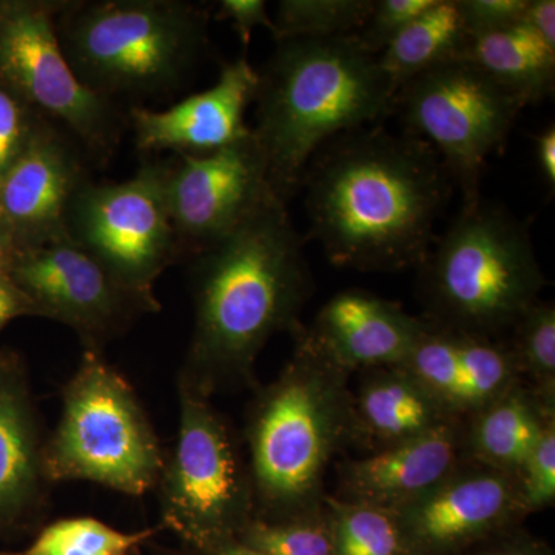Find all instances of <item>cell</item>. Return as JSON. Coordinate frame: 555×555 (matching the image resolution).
<instances>
[{"instance_id": "29", "label": "cell", "mask_w": 555, "mask_h": 555, "mask_svg": "<svg viewBox=\"0 0 555 555\" xmlns=\"http://www.w3.org/2000/svg\"><path fill=\"white\" fill-rule=\"evenodd\" d=\"M521 382L546 400L555 401V306L537 301L516 326L507 341Z\"/></svg>"}, {"instance_id": "22", "label": "cell", "mask_w": 555, "mask_h": 555, "mask_svg": "<svg viewBox=\"0 0 555 555\" xmlns=\"http://www.w3.org/2000/svg\"><path fill=\"white\" fill-rule=\"evenodd\" d=\"M555 422V401L518 382L467 416L466 456L476 465L518 476L537 441Z\"/></svg>"}, {"instance_id": "16", "label": "cell", "mask_w": 555, "mask_h": 555, "mask_svg": "<svg viewBox=\"0 0 555 555\" xmlns=\"http://www.w3.org/2000/svg\"><path fill=\"white\" fill-rule=\"evenodd\" d=\"M466 418L452 416L423 436L358 459L337 460L335 489L345 503L400 511L469 462L465 443Z\"/></svg>"}, {"instance_id": "34", "label": "cell", "mask_w": 555, "mask_h": 555, "mask_svg": "<svg viewBox=\"0 0 555 555\" xmlns=\"http://www.w3.org/2000/svg\"><path fill=\"white\" fill-rule=\"evenodd\" d=\"M217 17L232 25L244 47L250 43L255 28L266 27L272 31V16L264 0H222Z\"/></svg>"}, {"instance_id": "18", "label": "cell", "mask_w": 555, "mask_h": 555, "mask_svg": "<svg viewBox=\"0 0 555 555\" xmlns=\"http://www.w3.org/2000/svg\"><path fill=\"white\" fill-rule=\"evenodd\" d=\"M258 69L246 57L221 68L217 83L164 112L133 107L130 122L142 152L171 150L179 156H201L247 137L248 105L258 90Z\"/></svg>"}, {"instance_id": "41", "label": "cell", "mask_w": 555, "mask_h": 555, "mask_svg": "<svg viewBox=\"0 0 555 555\" xmlns=\"http://www.w3.org/2000/svg\"><path fill=\"white\" fill-rule=\"evenodd\" d=\"M149 551V555H206L201 553L196 547L188 545V543L178 542V545H163L153 539L144 546Z\"/></svg>"}, {"instance_id": "25", "label": "cell", "mask_w": 555, "mask_h": 555, "mask_svg": "<svg viewBox=\"0 0 555 555\" xmlns=\"http://www.w3.org/2000/svg\"><path fill=\"white\" fill-rule=\"evenodd\" d=\"M163 531L158 525L122 532L96 518H62L43 525L24 550L0 551V555H137Z\"/></svg>"}, {"instance_id": "17", "label": "cell", "mask_w": 555, "mask_h": 555, "mask_svg": "<svg viewBox=\"0 0 555 555\" xmlns=\"http://www.w3.org/2000/svg\"><path fill=\"white\" fill-rule=\"evenodd\" d=\"M78 156L51 127L30 141L0 178V219L17 250L72 238L69 204L86 182Z\"/></svg>"}, {"instance_id": "35", "label": "cell", "mask_w": 555, "mask_h": 555, "mask_svg": "<svg viewBox=\"0 0 555 555\" xmlns=\"http://www.w3.org/2000/svg\"><path fill=\"white\" fill-rule=\"evenodd\" d=\"M465 555H554V551L520 526L486 540Z\"/></svg>"}, {"instance_id": "11", "label": "cell", "mask_w": 555, "mask_h": 555, "mask_svg": "<svg viewBox=\"0 0 555 555\" xmlns=\"http://www.w3.org/2000/svg\"><path fill=\"white\" fill-rule=\"evenodd\" d=\"M65 2H17L0 13V83L27 107L60 120L94 159L112 158L122 133L115 102L80 82L57 38Z\"/></svg>"}, {"instance_id": "1", "label": "cell", "mask_w": 555, "mask_h": 555, "mask_svg": "<svg viewBox=\"0 0 555 555\" xmlns=\"http://www.w3.org/2000/svg\"><path fill=\"white\" fill-rule=\"evenodd\" d=\"M452 185L422 138L378 126L350 131L327 142L302 177L310 236L337 268L418 269Z\"/></svg>"}, {"instance_id": "6", "label": "cell", "mask_w": 555, "mask_h": 555, "mask_svg": "<svg viewBox=\"0 0 555 555\" xmlns=\"http://www.w3.org/2000/svg\"><path fill=\"white\" fill-rule=\"evenodd\" d=\"M207 24L206 10L179 0L65 2L56 17L73 72L109 101L177 90L206 54Z\"/></svg>"}, {"instance_id": "20", "label": "cell", "mask_w": 555, "mask_h": 555, "mask_svg": "<svg viewBox=\"0 0 555 555\" xmlns=\"http://www.w3.org/2000/svg\"><path fill=\"white\" fill-rule=\"evenodd\" d=\"M425 320L397 302L361 288L334 295L320 309L309 334L350 374L403 364L425 331Z\"/></svg>"}, {"instance_id": "24", "label": "cell", "mask_w": 555, "mask_h": 555, "mask_svg": "<svg viewBox=\"0 0 555 555\" xmlns=\"http://www.w3.org/2000/svg\"><path fill=\"white\" fill-rule=\"evenodd\" d=\"M467 40L469 35L456 0H436L377 57L386 75L400 89L426 69L460 60Z\"/></svg>"}, {"instance_id": "31", "label": "cell", "mask_w": 555, "mask_h": 555, "mask_svg": "<svg viewBox=\"0 0 555 555\" xmlns=\"http://www.w3.org/2000/svg\"><path fill=\"white\" fill-rule=\"evenodd\" d=\"M434 2L436 0H379L375 2L366 24L356 36L364 49L378 56L420 14L433 7Z\"/></svg>"}, {"instance_id": "10", "label": "cell", "mask_w": 555, "mask_h": 555, "mask_svg": "<svg viewBox=\"0 0 555 555\" xmlns=\"http://www.w3.org/2000/svg\"><path fill=\"white\" fill-rule=\"evenodd\" d=\"M170 163L145 164L119 184L86 181L69 204L68 232L124 286L158 299L155 284L181 258L169 204Z\"/></svg>"}, {"instance_id": "3", "label": "cell", "mask_w": 555, "mask_h": 555, "mask_svg": "<svg viewBox=\"0 0 555 555\" xmlns=\"http://www.w3.org/2000/svg\"><path fill=\"white\" fill-rule=\"evenodd\" d=\"M278 377L255 387L243 443L255 492V517L284 520L323 506L326 478L352 447V374L321 349L308 327Z\"/></svg>"}, {"instance_id": "37", "label": "cell", "mask_w": 555, "mask_h": 555, "mask_svg": "<svg viewBox=\"0 0 555 555\" xmlns=\"http://www.w3.org/2000/svg\"><path fill=\"white\" fill-rule=\"evenodd\" d=\"M33 315L30 301L11 280H0V331L14 318Z\"/></svg>"}, {"instance_id": "36", "label": "cell", "mask_w": 555, "mask_h": 555, "mask_svg": "<svg viewBox=\"0 0 555 555\" xmlns=\"http://www.w3.org/2000/svg\"><path fill=\"white\" fill-rule=\"evenodd\" d=\"M524 21L540 38L555 49L554 0H528Z\"/></svg>"}, {"instance_id": "7", "label": "cell", "mask_w": 555, "mask_h": 555, "mask_svg": "<svg viewBox=\"0 0 555 555\" xmlns=\"http://www.w3.org/2000/svg\"><path fill=\"white\" fill-rule=\"evenodd\" d=\"M166 454L129 379L83 350L62 389L61 418L47 437L46 470L51 483L90 481L141 496L155 491Z\"/></svg>"}, {"instance_id": "40", "label": "cell", "mask_w": 555, "mask_h": 555, "mask_svg": "<svg viewBox=\"0 0 555 555\" xmlns=\"http://www.w3.org/2000/svg\"><path fill=\"white\" fill-rule=\"evenodd\" d=\"M17 248L11 238L9 230L0 219V280H10L11 268L16 258Z\"/></svg>"}, {"instance_id": "23", "label": "cell", "mask_w": 555, "mask_h": 555, "mask_svg": "<svg viewBox=\"0 0 555 555\" xmlns=\"http://www.w3.org/2000/svg\"><path fill=\"white\" fill-rule=\"evenodd\" d=\"M460 60L476 64L526 105L553 96L555 49L525 21L469 38Z\"/></svg>"}, {"instance_id": "14", "label": "cell", "mask_w": 555, "mask_h": 555, "mask_svg": "<svg viewBox=\"0 0 555 555\" xmlns=\"http://www.w3.org/2000/svg\"><path fill=\"white\" fill-rule=\"evenodd\" d=\"M396 513L414 555H465L529 516L517 476L473 462Z\"/></svg>"}, {"instance_id": "30", "label": "cell", "mask_w": 555, "mask_h": 555, "mask_svg": "<svg viewBox=\"0 0 555 555\" xmlns=\"http://www.w3.org/2000/svg\"><path fill=\"white\" fill-rule=\"evenodd\" d=\"M517 477L529 516L554 505L555 422L543 430Z\"/></svg>"}, {"instance_id": "19", "label": "cell", "mask_w": 555, "mask_h": 555, "mask_svg": "<svg viewBox=\"0 0 555 555\" xmlns=\"http://www.w3.org/2000/svg\"><path fill=\"white\" fill-rule=\"evenodd\" d=\"M400 366L418 379L449 415L460 418H467L521 382L505 339L429 323Z\"/></svg>"}, {"instance_id": "27", "label": "cell", "mask_w": 555, "mask_h": 555, "mask_svg": "<svg viewBox=\"0 0 555 555\" xmlns=\"http://www.w3.org/2000/svg\"><path fill=\"white\" fill-rule=\"evenodd\" d=\"M375 0H281L272 17L276 42L357 35Z\"/></svg>"}, {"instance_id": "21", "label": "cell", "mask_w": 555, "mask_h": 555, "mask_svg": "<svg viewBox=\"0 0 555 555\" xmlns=\"http://www.w3.org/2000/svg\"><path fill=\"white\" fill-rule=\"evenodd\" d=\"M352 389V447L364 455L423 436L452 418L403 366L357 372Z\"/></svg>"}, {"instance_id": "13", "label": "cell", "mask_w": 555, "mask_h": 555, "mask_svg": "<svg viewBox=\"0 0 555 555\" xmlns=\"http://www.w3.org/2000/svg\"><path fill=\"white\" fill-rule=\"evenodd\" d=\"M278 196L254 131L228 147L171 164L169 204L181 250L190 257L217 243Z\"/></svg>"}, {"instance_id": "26", "label": "cell", "mask_w": 555, "mask_h": 555, "mask_svg": "<svg viewBox=\"0 0 555 555\" xmlns=\"http://www.w3.org/2000/svg\"><path fill=\"white\" fill-rule=\"evenodd\" d=\"M334 555H414L396 511L345 503L326 495Z\"/></svg>"}, {"instance_id": "12", "label": "cell", "mask_w": 555, "mask_h": 555, "mask_svg": "<svg viewBox=\"0 0 555 555\" xmlns=\"http://www.w3.org/2000/svg\"><path fill=\"white\" fill-rule=\"evenodd\" d=\"M10 280L35 317L72 328L83 350L94 352H104L139 317L163 309L159 299L124 286L72 238L17 250Z\"/></svg>"}, {"instance_id": "38", "label": "cell", "mask_w": 555, "mask_h": 555, "mask_svg": "<svg viewBox=\"0 0 555 555\" xmlns=\"http://www.w3.org/2000/svg\"><path fill=\"white\" fill-rule=\"evenodd\" d=\"M537 160H539L540 173L545 178L546 184L554 189L555 185V129L547 127L535 139Z\"/></svg>"}, {"instance_id": "8", "label": "cell", "mask_w": 555, "mask_h": 555, "mask_svg": "<svg viewBox=\"0 0 555 555\" xmlns=\"http://www.w3.org/2000/svg\"><path fill=\"white\" fill-rule=\"evenodd\" d=\"M177 386L178 437L155 489L159 526L188 545L236 537L255 518L246 448L210 397Z\"/></svg>"}, {"instance_id": "39", "label": "cell", "mask_w": 555, "mask_h": 555, "mask_svg": "<svg viewBox=\"0 0 555 555\" xmlns=\"http://www.w3.org/2000/svg\"><path fill=\"white\" fill-rule=\"evenodd\" d=\"M190 546L196 547L206 555H262L254 547L241 542L238 537L235 535L219 537V539L206 540V542Z\"/></svg>"}, {"instance_id": "28", "label": "cell", "mask_w": 555, "mask_h": 555, "mask_svg": "<svg viewBox=\"0 0 555 555\" xmlns=\"http://www.w3.org/2000/svg\"><path fill=\"white\" fill-rule=\"evenodd\" d=\"M238 539L262 555H334V531L326 499L323 506L284 520L255 517Z\"/></svg>"}, {"instance_id": "33", "label": "cell", "mask_w": 555, "mask_h": 555, "mask_svg": "<svg viewBox=\"0 0 555 555\" xmlns=\"http://www.w3.org/2000/svg\"><path fill=\"white\" fill-rule=\"evenodd\" d=\"M469 38L513 27L524 21L528 0H456Z\"/></svg>"}, {"instance_id": "32", "label": "cell", "mask_w": 555, "mask_h": 555, "mask_svg": "<svg viewBox=\"0 0 555 555\" xmlns=\"http://www.w3.org/2000/svg\"><path fill=\"white\" fill-rule=\"evenodd\" d=\"M27 108L0 83V178L21 155L38 126L28 116Z\"/></svg>"}, {"instance_id": "4", "label": "cell", "mask_w": 555, "mask_h": 555, "mask_svg": "<svg viewBox=\"0 0 555 555\" xmlns=\"http://www.w3.org/2000/svg\"><path fill=\"white\" fill-rule=\"evenodd\" d=\"M276 43L258 69L251 131L268 160L270 184L287 203L327 142L396 112L398 86L356 35Z\"/></svg>"}, {"instance_id": "15", "label": "cell", "mask_w": 555, "mask_h": 555, "mask_svg": "<svg viewBox=\"0 0 555 555\" xmlns=\"http://www.w3.org/2000/svg\"><path fill=\"white\" fill-rule=\"evenodd\" d=\"M27 367L0 352V542L36 534L50 509L46 444Z\"/></svg>"}, {"instance_id": "2", "label": "cell", "mask_w": 555, "mask_h": 555, "mask_svg": "<svg viewBox=\"0 0 555 555\" xmlns=\"http://www.w3.org/2000/svg\"><path fill=\"white\" fill-rule=\"evenodd\" d=\"M189 276L195 324L177 383L210 398L255 389L259 353L273 335L301 324L313 292L286 201L272 196L193 255Z\"/></svg>"}, {"instance_id": "5", "label": "cell", "mask_w": 555, "mask_h": 555, "mask_svg": "<svg viewBox=\"0 0 555 555\" xmlns=\"http://www.w3.org/2000/svg\"><path fill=\"white\" fill-rule=\"evenodd\" d=\"M433 326L500 338L537 301L546 278L525 222L499 204H463L418 268Z\"/></svg>"}, {"instance_id": "9", "label": "cell", "mask_w": 555, "mask_h": 555, "mask_svg": "<svg viewBox=\"0 0 555 555\" xmlns=\"http://www.w3.org/2000/svg\"><path fill=\"white\" fill-rule=\"evenodd\" d=\"M526 107L473 62L452 60L398 89L404 133L422 138L443 160L463 204L480 199L486 160L502 147Z\"/></svg>"}, {"instance_id": "42", "label": "cell", "mask_w": 555, "mask_h": 555, "mask_svg": "<svg viewBox=\"0 0 555 555\" xmlns=\"http://www.w3.org/2000/svg\"><path fill=\"white\" fill-rule=\"evenodd\" d=\"M3 5H5V3H0V13H2Z\"/></svg>"}]
</instances>
